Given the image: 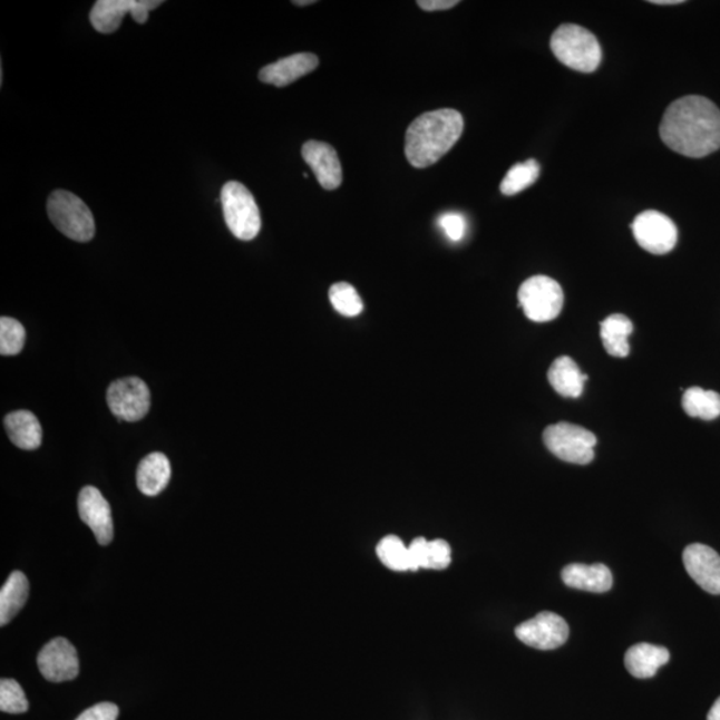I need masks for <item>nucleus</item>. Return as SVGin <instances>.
<instances>
[{"label": "nucleus", "instance_id": "nucleus-2", "mask_svg": "<svg viewBox=\"0 0 720 720\" xmlns=\"http://www.w3.org/2000/svg\"><path fill=\"white\" fill-rule=\"evenodd\" d=\"M461 114L451 108L420 115L407 128L405 153L412 167L435 165L450 152L464 133Z\"/></svg>", "mask_w": 720, "mask_h": 720}, {"label": "nucleus", "instance_id": "nucleus-33", "mask_svg": "<svg viewBox=\"0 0 720 720\" xmlns=\"http://www.w3.org/2000/svg\"><path fill=\"white\" fill-rule=\"evenodd\" d=\"M459 4L458 0H419L418 6L426 11L450 10Z\"/></svg>", "mask_w": 720, "mask_h": 720}, {"label": "nucleus", "instance_id": "nucleus-26", "mask_svg": "<svg viewBox=\"0 0 720 720\" xmlns=\"http://www.w3.org/2000/svg\"><path fill=\"white\" fill-rule=\"evenodd\" d=\"M377 555L380 562L392 572H412L409 546L397 535H387L378 543Z\"/></svg>", "mask_w": 720, "mask_h": 720}, {"label": "nucleus", "instance_id": "nucleus-35", "mask_svg": "<svg viewBox=\"0 0 720 720\" xmlns=\"http://www.w3.org/2000/svg\"><path fill=\"white\" fill-rule=\"evenodd\" d=\"M652 4H659V6H664V4H681L683 3L682 0H652Z\"/></svg>", "mask_w": 720, "mask_h": 720}, {"label": "nucleus", "instance_id": "nucleus-5", "mask_svg": "<svg viewBox=\"0 0 720 720\" xmlns=\"http://www.w3.org/2000/svg\"><path fill=\"white\" fill-rule=\"evenodd\" d=\"M224 221L237 240L253 241L260 234L262 217L253 194L240 182H228L222 188Z\"/></svg>", "mask_w": 720, "mask_h": 720}, {"label": "nucleus", "instance_id": "nucleus-4", "mask_svg": "<svg viewBox=\"0 0 720 720\" xmlns=\"http://www.w3.org/2000/svg\"><path fill=\"white\" fill-rule=\"evenodd\" d=\"M47 214L60 233L75 242H90L95 235L91 210L77 195L57 189L47 201Z\"/></svg>", "mask_w": 720, "mask_h": 720}, {"label": "nucleus", "instance_id": "nucleus-32", "mask_svg": "<svg viewBox=\"0 0 720 720\" xmlns=\"http://www.w3.org/2000/svg\"><path fill=\"white\" fill-rule=\"evenodd\" d=\"M119 716L118 706L114 703H98L81 712L77 720H117Z\"/></svg>", "mask_w": 720, "mask_h": 720}, {"label": "nucleus", "instance_id": "nucleus-31", "mask_svg": "<svg viewBox=\"0 0 720 720\" xmlns=\"http://www.w3.org/2000/svg\"><path fill=\"white\" fill-rule=\"evenodd\" d=\"M439 226L448 240L460 242L466 235L467 222L459 213H446L439 217Z\"/></svg>", "mask_w": 720, "mask_h": 720}, {"label": "nucleus", "instance_id": "nucleus-8", "mask_svg": "<svg viewBox=\"0 0 720 720\" xmlns=\"http://www.w3.org/2000/svg\"><path fill=\"white\" fill-rule=\"evenodd\" d=\"M107 403L115 417L126 422H138L147 416L152 393L139 378L119 379L108 387Z\"/></svg>", "mask_w": 720, "mask_h": 720}, {"label": "nucleus", "instance_id": "nucleus-23", "mask_svg": "<svg viewBox=\"0 0 720 720\" xmlns=\"http://www.w3.org/2000/svg\"><path fill=\"white\" fill-rule=\"evenodd\" d=\"M633 322L626 315H610L601 323V338L604 350L614 358H626L630 354L629 338L633 334Z\"/></svg>", "mask_w": 720, "mask_h": 720}, {"label": "nucleus", "instance_id": "nucleus-17", "mask_svg": "<svg viewBox=\"0 0 720 720\" xmlns=\"http://www.w3.org/2000/svg\"><path fill=\"white\" fill-rule=\"evenodd\" d=\"M562 581L568 587L588 593L603 594L613 587V574L602 563L591 566L573 563L562 570Z\"/></svg>", "mask_w": 720, "mask_h": 720}, {"label": "nucleus", "instance_id": "nucleus-11", "mask_svg": "<svg viewBox=\"0 0 720 720\" xmlns=\"http://www.w3.org/2000/svg\"><path fill=\"white\" fill-rule=\"evenodd\" d=\"M515 635L529 648L548 651L560 649L567 642L570 629L562 616L545 611L519 624L515 629Z\"/></svg>", "mask_w": 720, "mask_h": 720}, {"label": "nucleus", "instance_id": "nucleus-9", "mask_svg": "<svg viewBox=\"0 0 720 720\" xmlns=\"http://www.w3.org/2000/svg\"><path fill=\"white\" fill-rule=\"evenodd\" d=\"M163 4L160 0H98L90 12V22L100 33H113L130 13L135 22L144 25L149 12Z\"/></svg>", "mask_w": 720, "mask_h": 720}, {"label": "nucleus", "instance_id": "nucleus-27", "mask_svg": "<svg viewBox=\"0 0 720 720\" xmlns=\"http://www.w3.org/2000/svg\"><path fill=\"white\" fill-rule=\"evenodd\" d=\"M541 165L535 159L518 163L508 169L505 179L500 183V192L504 195L513 196L525 192L539 178Z\"/></svg>", "mask_w": 720, "mask_h": 720}, {"label": "nucleus", "instance_id": "nucleus-12", "mask_svg": "<svg viewBox=\"0 0 720 720\" xmlns=\"http://www.w3.org/2000/svg\"><path fill=\"white\" fill-rule=\"evenodd\" d=\"M38 665L47 681H72L79 674L78 652L65 638H56L40 650Z\"/></svg>", "mask_w": 720, "mask_h": 720}, {"label": "nucleus", "instance_id": "nucleus-6", "mask_svg": "<svg viewBox=\"0 0 720 720\" xmlns=\"http://www.w3.org/2000/svg\"><path fill=\"white\" fill-rule=\"evenodd\" d=\"M543 441L549 453L567 464L588 465L594 460L596 437L582 426L568 422L548 426Z\"/></svg>", "mask_w": 720, "mask_h": 720}, {"label": "nucleus", "instance_id": "nucleus-22", "mask_svg": "<svg viewBox=\"0 0 720 720\" xmlns=\"http://www.w3.org/2000/svg\"><path fill=\"white\" fill-rule=\"evenodd\" d=\"M412 572L419 568L445 570L451 563V547L444 539L417 538L409 546Z\"/></svg>", "mask_w": 720, "mask_h": 720}, {"label": "nucleus", "instance_id": "nucleus-7", "mask_svg": "<svg viewBox=\"0 0 720 720\" xmlns=\"http://www.w3.org/2000/svg\"><path fill=\"white\" fill-rule=\"evenodd\" d=\"M518 299L526 317L536 323L554 321L565 303L560 283L545 275H536L522 283Z\"/></svg>", "mask_w": 720, "mask_h": 720}, {"label": "nucleus", "instance_id": "nucleus-21", "mask_svg": "<svg viewBox=\"0 0 720 720\" xmlns=\"http://www.w3.org/2000/svg\"><path fill=\"white\" fill-rule=\"evenodd\" d=\"M4 427L13 445L22 450H37L42 444V426L31 411L20 410L4 418Z\"/></svg>", "mask_w": 720, "mask_h": 720}, {"label": "nucleus", "instance_id": "nucleus-3", "mask_svg": "<svg viewBox=\"0 0 720 720\" xmlns=\"http://www.w3.org/2000/svg\"><path fill=\"white\" fill-rule=\"evenodd\" d=\"M552 51L561 64L580 72L595 71L602 60L594 33L577 25H563L553 33Z\"/></svg>", "mask_w": 720, "mask_h": 720}, {"label": "nucleus", "instance_id": "nucleus-1", "mask_svg": "<svg viewBox=\"0 0 720 720\" xmlns=\"http://www.w3.org/2000/svg\"><path fill=\"white\" fill-rule=\"evenodd\" d=\"M659 133L672 152L704 158L720 148V110L714 101L689 95L668 107Z\"/></svg>", "mask_w": 720, "mask_h": 720}, {"label": "nucleus", "instance_id": "nucleus-30", "mask_svg": "<svg viewBox=\"0 0 720 720\" xmlns=\"http://www.w3.org/2000/svg\"><path fill=\"white\" fill-rule=\"evenodd\" d=\"M0 710L9 714H23L29 710L22 685L13 679H2L0 682Z\"/></svg>", "mask_w": 720, "mask_h": 720}, {"label": "nucleus", "instance_id": "nucleus-18", "mask_svg": "<svg viewBox=\"0 0 720 720\" xmlns=\"http://www.w3.org/2000/svg\"><path fill=\"white\" fill-rule=\"evenodd\" d=\"M670 661V652L655 644L640 643L630 648L624 655V665L631 675L638 679H649Z\"/></svg>", "mask_w": 720, "mask_h": 720}, {"label": "nucleus", "instance_id": "nucleus-10", "mask_svg": "<svg viewBox=\"0 0 720 720\" xmlns=\"http://www.w3.org/2000/svg\"><path fill=\"white\" fill-rule=\"evenodd\" d=\"M635 241L651 254L663 255L674 250L678 242L675 223L654 210L644 212L635 217L633 223Z\"/></svg>", "mask_w": 720, "mask_h": 720}, {"label": "nucleus", "instance_id": "nucleus-25", "mask_svg": "<svg viewBox=\"0 0 720 720\" xmlns=\"http://www.w3.org/2000/svg\"><path fill=\"white\" fill-rule=\"evenodd\" d=\"M682 406L685 413L692 418L714 420L720 417V396L701 387H690L683 393Z\"/></svg>", "mask_w": 720, "mask_h": 720}, {"label": "nucleus", "instance_id": "nucleus-14", "mask_svg": "<svg viewBox=\"0 0 720 720\" xmlns=\"http://www.w3.org/2000/svg\"><path fill=\"white\" fill-rule=\"evenodd\" d=\"M683 563L699 587L709 594L720 595V556L716 549L694 543L685 547Z\"/></svg>", "mask_w": 720, "mask_h": 720}, {"label": "nucleus", "instance_id": "nucleus-13", "mask_svg": "<svg viewBox=\"0 0 720 720\" xmlns=\"http://www.w3.org/2000/svg\"><path fill=\"white\" fill-rule=\"evenodd\" d=\"M80 519L86 523L100 546H107L114 538L111 507L104 495L93 486L80 492L78 498Z\"/></svg>", "mask_w": 720, "mask_h": 720}, {"label": "nucleus", "instance_id": "nucleus-28", "mask_svg": "<svg viewBox=\"0 0 720 720\" xmlns=\"http://www.w3.org/2000/svg\"><path fill=\"white\" fill-rule=\"evenodd\" d=\"M330 302L339 314L343 317H358L363 311L362 298L350 283L339 282L332 284L329 291Z\"/></svg>", "mask_w": 720, "mask_h": 720}, {"label": "nucleus", "instance_id": "nucleus-19", "mask_svg": "<svg viewBox=\"0 0 720 720\" xmlns=\"http://www.w3.org/2000/svg\"><path fill=\"white\" fill-rule=\"evenodd\" d=\"M172 478V465L165 454L153 453L142 459L137 471V484L147 497L160 494Z\"/></svg>", "mask_w": 720, "mask_h": 720}, {"label": "nucleus", "instance_id": "nucleus-16", "mask_svg": "<svg viewBox=\"0 0 720 720\" xmlns=\"http://www.w3.org/2000/svg\"><path fill=\"white\" fill-rule=\"evenodd\" d=\"M319 59L314 53L299 52L263 67L260 79L263 84L286 87L317 69Z\"/></svg>", "mask_w": 720, "mask_h": 720}, {"label": "nucleus", "instance_id": "nucleus-29", "mask_svg": "<svg viewBox=\"0 0 720 720\" xmlns=\"http://www.w3.org/2000/svg\"><path fill=\"white\" fill-rule=\"evenodd\" d=\"M26 330L17 319L3 317L0 319V354L12 357L23 350Z\"/></svg>", "mask_w": 720, "mask_h": 720}, {"label": "nucleus", "instance_id": "nucleus-34", "mask_svg": "<svg viewBox=\"0 0 720 720\" xmlns=\"http://www.w3.org/2000/svg\"><path fill=\"white\" fill-rule=\"evenodd\" d=\"M708 720H720V698H718L716 703L712 704Z\"/></svg>", "mask_w": 720, "mask_h": 720}, {"label": "nucleus", "instance_id": "nucleus-15", "mask_svg": "<svg viewBox=\"0 0 720 720\" xmlns=\"http://www.w3.org/2000/svg\"><path fill=\"white\" fill-rule=\"evenodd\" d=\"M302 156L324 189H337L342 185L341 160L334 147L323 142L310 140L303 145Z\"/></svg>", "mask_w": 720, "mask_h": 720}, {"label": "nucleus", "instance_id": "nucleus-24", "mask_svg": "<svg viewBox=\"0 0 720 720\" xmlns=\"http://www.w3.org/2000/svg\"><path fill=\"white\" fill-rule=\"evenodd\" d=\"M29 600V581L23 573L13 572L0 590V624L9 623Z\"/></svg>", "mask_w": 720, "mask_h": 720}, {"label": "nucleus", "instance_id": "nucleus-20", "mask_svg": "<svg viewBox=\"0 0 720 720\" xmlns=\"http://www.w3.org/2000/svg\"><path fill=\"white\" fill-rule=\"evenodd\" d=\"M575 360L570 357L555 359L548 370V382L553 389L565 398H580L587 380Z\"/></svg>", "mask_w": 720, "mask_h": 720}, {"label": "nucleus", "instance_id": "nucleus-36", "mask_svg": "<svg viewBox=\"0 0 720 720\" xmlns=\"http://www.w3.org/2000/svg\"><path fill=\"white\" fill-rule=\"evenodd\" d=\"M292 3H294L295 6L302 7V6L314 4L315 0H303V2H299V0H296V2H292Z\"/></svg>", "mask_w": 720, "mask_h": 720}]
</instances>
